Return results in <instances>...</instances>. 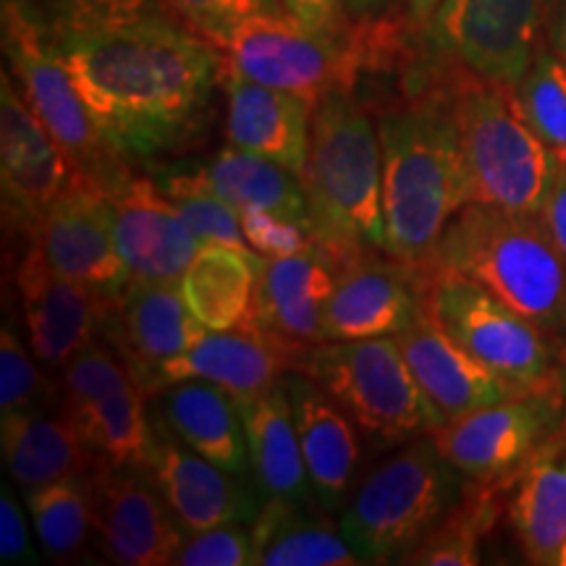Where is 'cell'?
Here are the masks:
<instances>
[{
    "label": "cell",
    "instance_id": "43",
    "mask_svg": "<svg viewBox=\"0 0 566 566\" xmlns=\"http://www.w3.org/2000/svg\"><path fill=\"white\" fill-rule=\"evenodd\" d=\"M283 11L300 21L304 30L331 40H346L354 32L349 27L346 0H281Z\"/></svg>",
    "mask_w": 566,
    "mask_h": 566
},
{
    "label": "cell",
    "instance_id": "40",
    "mask_svg": "<svg viewBox=\"0 0 566 566\" xmlns=\"http://www.w3.org/2000/svg\"><path fill=\"white\" fill-rule=\"evenodd\" d=\"M160 6L221 51L242 21L283 11L281 0H160Z\"/></svg>",
    "mask_w": 566,
    "mask_h": 566
},
{
    "label": "cell",
    "instance_id": "39",
    "mask_svg": "<svg viewBox=\"0 0 566 566\" xmlns=\"http://www.w3.org/2000/svg\"><path fill=\"white\" fill-rule=\"evenodd\" d=\"M38 363L21 344L17 328L6 323L0 331V415L59 409L61 388L48 380Z\"/></svg>",
    "mask_w": 566,
    "mask_h": 566
},
{
    "label": "cell",
    "instance_id": "9",
    "mask_svg": "<svg viewBox=\"0 0 566 566\" xmlns=\"http://www.w3.org/2000/svg\"><path fill=\"white\" fill-rule=\"evenodd\" d=\"M424 304L438 325L520 394L562 388L558 338L457 271L428 268Z\"/></svg>",
    "mask_w": 566,
    "mask_h": 566
},
{
    "label": "cell",
    "instance_id": "12",
    "mask_svg": "<svg viewBox=\"0 0 566 566\" xmlns=\"http://www.w3.org/2000/svg\"><path fill=\"white\" fill-rule=\"evenodd\" d=\"M566 420L562 388L480 407L433 430L438 451L472 483H514L535 449Z\"/></svg>",
    "mask_w": 566,
    "mask_h": 566
},
{
    "label": "cell",
    "instance_id": "36",
    "mask_svg": "<svg viewBox=\"0 0 566 566\" xmlns=\"http://www.w3.org/2000/svg\"><path fill=\"white\" fill-rule=\"evenodd\" d=\"M155 184L160 192L176 205L189 229L197 233L202 244H223L233 250L252 252L242 231V216L212 189L200 168H155Z\"/></svg>",
    "mask_w": 566,
    "mask_h": 566
},
{
    "label": "cell",
    "instance_id": "3",
    "mask_svg": "<svg viewBox=\"0 0 566 566\" xmlns=\"http://www.w3.org/2000/svg\"><path fill=\"white\" fill-rule=\"evenodd\" d=\"M302 184L313 244L336 273L386 252L378 124L352 90H331L315 105Z\"/></svg>",
    "mask_w": 566,
    "mask_h": 566
},
{
    "label": "cell",
    "instance_id": "28",
    "mask_svg": "<svg viewBox=\"0 0 566 566\" xmlns=\"http://www.w3.org/2000/svg\"><path fill=\"white\" fill-rule=\"evenodd\" d=\"M233 399L242 412L254 485L263 493V501L281 499L289 504L321 506L310 485L283 378L265 391L233 396Z\"/></svg>",
    "mask_w": 566,
    "mask_h": 566
},
{
    "label": "cell",
    "instance_id": "34",
    "mask_svg": "<svg viewBox=\"0 0 566 566\" xmlns=\"http://www.w3.org/2000/svg\"><path fill=\"white\" fill-rule=\"evenodd\" d=\"M512 483H475L464 491L438 525L422 537L401 564L420 566H470L480 564V543L501 516V493Z\"/></svg>",
    "mask_w": 566,
    "mask_h": 566
},
{
    "label": "cell",
    "instance_id": "27",
    "mask_svg": "<svg viewBox=\"0 0 566 566\" xmlns=\"http://www.w3.org/2000/svg\"><path fill=\"white\" fill-rule=\"evenodd\" d=\"M147 409L189 449L221 470L242 478L252 470L242 412L221 386L205 380L168 384L150 396Z\"/></svg>",
    "mask_w": 566,
    "mask_h": 566
},
{
    "label": "cell",
    "instance_id": "14",
    "mask_svg": "<svg viewBox=\"0 0 566 566\" xmlns=\"http://www.w3.org/2000/svg\"><path fill=\"white\" fill-rule=\"evenodd\" d=\"M95 546L113 564H174L184 530L142 464H105L87 472Z\"/></svg>",
    "mask_w": 566,
    "mask_h": 566
},
{
    "label": "cell",
    "instance_id": "25",
    "mask_svg": "<svg viewBox=\"0 0 566 566\" xmlns=\"http://www.w3.org/2000/svg\"><path fill=\"white\" fill-rule=\"evenodd\" d=\"M226 142L237 150L281 163L304 176L315 105L292 92L265 87L226 69Z\"/></svg>",
    "mask_w": 566,
    "mask_h": 566
},
{
    "label": "cell",
    "instance_id": "16",
    "mask_svg": "<svg viewBox=\"0 0 566 566\" xmlns=\"http://www.w3.org/2000/svg\"><path fill=\"white\" fill-rule=\"evenodd\" d=\"M74 181L63 153L24 95L0 76V195L6 231L30 237L48 208Z\"/></svg>",
    "mask_w": 566,
    "mask_h": 566
},
{
    "label": "cell",
    "instance_id": "42",
    "mask_svg": "<svg viewBox=\"0 0 566 566\" xmlns=\"http://www.w3.org/2000/svg\"><path fill=\"white\" fill-rule=\"evenodd\" d=\"M239 216H242V231L247 244L260 258H292V254L307 252L315 247L307 223L281 218L275 212L260 208H244L239 210Z\"/></svg>",
    "mask_w": 566,
    "mask_h": 566
},
{
    "label": "cell",
    "instance_id": "2",
    "mask_svg": "<svg viewBox=\"0 0 566 566\" xmlns=\"http://www.w3.org/2000/svg\"><path fill=\"white\" fill-rule=\"evenodd\" d=\"M384 171L386 254L428 271L438 239L467 205V179L451 103V76L422 82L375 116Z\"/></svg>",
    "mask_w": 566,
    "mask_h": 566
},
{
    "label": "cell",
    "instance_id": "21",
    "mask_svg": "<svg viewBox=\"0 0 566 566\" xmlns=\"http://www.w3.org/2000/svg\"><path fill=\"white\" fill-rule=\"evenodd\" d=\"M197 321L176 283L129 281L113 304L103 338L116 349L147 394L155 370L200 342Z\"/></svg>",
    "mask_w": 566,
    "mask_h": 566
},
{
    "label": "cell",
    "instance_id": "45",
    "mask_svg": "<svg viewBox=\"0 0 566 566\" xmlns=\"http://www.w3.org/2000/svg\"><path fill=\"white\" fill-rule=\"evenodd\" d=\"M541 218L551 237H554L562 258L566 260V160H562V166H558L551 192L541 208Z\"/></svg>",
    "mask_w": 566,
    "mask_h": 566
},
{
    "label": "cell",
    "instance_id": "47",
    "mask_svg": "<svg viewBox=\"0 0 566 566\" xmlns=\"http://www.w3.org/2000/svg\"><path fill=\"white\" fill-rule=\"evenodd\" d=\"M386 0H346V9H349L352 17L367 19L375 9H380Z\"/></svg>",
    "mask_w": 566,
    "mask_h": 566
},
{
    "label": "cell",
    "instance_id": "15",
    "mask_svg": "<svg viewBox=\"0 0 566 566\" xmlns=\"http://www.w3.org/2000/svg\"><path fill=\"white\" fill-rule=\"evenodd\" d=\"M153 436L142 467L153 478L155 488L171 509L184 533L237 525H252L263 509L260 488L242 483V475H231L210 459L189 449L179 436L150 415Z\"/></svg>",
    "mask_w": 566,
    "mask_h": 566
},
{
    "label": "cell",
    "instance_id": "46",
    "mask_svg": "<svg viewBox=\"0 0 566 566\" xmlns=\"http://www.w3.org/2000/svg\"><path fill=\"white\" fill-rule=\"evenodd\" d=\"M443 0H407L409 6V21L417 27H428L430 19H433V13L438 11V6H441Z\"/></svg>",
    "mask_w": 566,
    "mask_h": 566
},
{
    "label": "cell",
    "instance_id": "20",
    "mask_svg": "<svg viewBox=\"0 0 566 566\" xmlns=\"http://www.w3.org/2000/svg\"><path fill=\"white\" fill-rule=\"evenodd\" d=\"M108 197L113 242L134 281L179 283L202 250L155 179H134Z\"/></svg>",
    "mask_w": 566,
    "mask_h": 566
},
{
    "label": "cell",
    "instance_id": "18",
    "mask_svg": "<svg viewBox=\"0 0 566 566\" xmlns=\"http://www.w3.org/2000/svg\"><path fill=\"white\" fill-rule=\"evenodd\" d=\"M428 271L386 252L365 254L336 273L323 310L321 342L396 336L424 307Z\"/></svg>",
    "mask_w": 566,
    "mask_h": 566
},
{
    "label": "cell",
    "instance_id": "26",
    "mask_svg": "<svg viewBox=\"0 0 566 566\" xmlns=\"http://www.w3.org/2000/svg\"><path fill=\"white\" fill-rule=\"evenodd\" d=\"M336 286V271L321 252L263 260L247 328H260L296 346L321 342L323 310Z\"/></svg>",
    "mask_w": 566,
    "mask_h": 566
},
{
    "label": "cell",
    "instance_id": "48",
    "mask_svg": "<svg viewBox=\"0 0 566 566\" xmlns=\"http://www.w3.org/2000/svg\"><path fill=\"white\" fill-rule=\"evenodd\" d=\"M556 42H558V53H562L564 61H566V11H564L562 27H558V38H556Z\"/></svg>",
    "mask_w": 566,
    "mask_h": 566
},
{
    "label": "cell",
    "instance_id": "22",
    "mask_svg": "<svg viewBox=\"0 0 566 566\" xmlns=\"http://www.w3.org/2000/svg\"><path fill=\"white\" fill-rule=\"evenodd\" d=\"M307 349L260 328L208 331L192 349L155 370L147 396L179 380H205L221 386L231 396L265 391L283 375L296 370Z\"/></svg>",
    "mask_w": 566,
    "mask_h": 566
},
{
    "label": "cell",
    "instance_id": "41",
    "mask_svg": "<svg viewBox=\"0 0 566 566\" xmlns=\"http://www.w3.org/2000/svg\"><path fill=\"white\" fill-rule=\"evenodd\" d=\"M174 564L179 566H250L254 564L252 525H221L184 535L176 548Z\"/></svg>",
    "mask_w": 566,
    "mask_h": 566
},
{
    "label": "cell",
    "instance_id": "24",
    "mask_svg": "<svg viewBox=\"0 0 566 566\" xmlns=\"http://www.w3.org/2000/svg\"><path fill=\"white\" fill-rule=\"evenodd\" d=\"M283 386L292 401L296 436L317 504L325 512H342L357 480L359 428L334 396L304 373H286Z\"/></svg>",
    "mask_w": 566,
    "mask_h": 566
},
{
    "label": "cell",
    "instance_id": "5",
    "mask_svg": "<svg viewBox=\"0 0 566 566\" xmlns=\"http://www.w3.org/2000/svg\"><path fill=\"white\" fill-rule=\"evenodd\" d=\"M467 205L485 202L516 212H541L562 158L522 116L514 90L470 71L451 74Z\"/></svg>",
    "mask_w": 566,
    "mask_h": 566
},
{
    "label": "cell",
    "instance_id": "17",
    "mask_svg": "<svg viewBox=\"0 0 566 566\" xmlns=\"http://www.w3.org/2000/svg\"><path fill=\"white\" fill-rule=\"evenodd\" d=\"M17 286L24 310L32 354L45 370H63L76 354L103 336L113 300L66 279L27 242L17 265Z\"/></svg>",
    "mask_w": 566,
    "mask_h": 566
},
{
    "label": "cell",
    "instance_id": "11",
    "mask_svg": "<svg viewBox=\"0 0 566 566\" xmlns=\"http://www.w3.org/2000/svg\"><path fill=\"white\" fill-rule=\"evenodd\" d=\"M147 399L124 359L101 338L61 370V415L105 464H142L153 436Z\"/></svg>",
    "mask_w": 566,
    "mask_h": 566
},
{
    "label": "cell",
    "instance_id": "30",
    "mask_svg": "<svg viewBox=\"0 0 566 566\" xmlns=\"http://www.w3.org/2000/svg\"><path fill=\"white\" fill-rule=\"evenodd\" d=\"M0 441L6 470L24 493L63 478L87 475L101 464L61 409L3 415Z\"/></svg>",
    "mask_w": 566,
    "mask_h": 566
},
{
    "label": "cell",
    "instance_id": "31",
    "mask_svg": "<svg viewBox=\"0 0 566 566\" xmlns=\"http://www.w3.org/2000/svg\"><path fill=\"white\" fill-rule=\"evenodd\" d=\"M254 564L260 566H357L342 527L321 506L265 499L252 522Z\"/></svg>",
    "mask_w": 566,
    "mask_h": 566
},
{
    "label": "cell",
    "instance_id": "19",
    "mask_svg": "<svg viewBox=\"0 0 566 566\" xmlns=\"http://www.w3.org/2000/svg\"><path fill=\"white\" fill-rule=\"evenodd\" d=\"M45 263L66 279L95 289L116 302L129 283V271L113 242L108 197L71 181L27 237Z\"/></svg>",
    "mask_w": 566,
    "mask_h": 566
},
{
    "label": "cell",
    "instance_id": "1",
    "mask_svg": "<svg viewBox=\"0 0 566 566\" xmlns=\"http://www.w3.org/2000/svg\"><path fill=\"white\" fill-rule=\"evenodd\" d=\"M45 42L124 160L155 163L202 137L226 59L171 13Z\"/></svg>",
    "mask_w": 566,
    "mask_h": 566
},
{
    "label": "cell",
    "instance_id": "8",
    "mask_svg": "<svg viewBox=\"0 0 566 566\" xmlns=\"http://www.w3.org/2000/svg\"><path fill=\"white\" fill-rule=\"evenodd\" d=\"M3 51L21 95L66 158L74 181L111 195L134 179L132 163L111 147L69 69L17 9L3 6Z\"/></svg>",
    "mask_w": 566,
    "mask_h": 566
},
{
    "label": "cell",
    "instance_id": "49",
    "mask_svg": "<svg viewBox=\"0 0 566 566\" xmlns=\"http://www.w3.org/2000/svg\"><path fill=\"white\" fill-rule=\"evenodd\" d=\"M556 566H566V543H564L562 554H558V562H556Z\"/></svg>",
    "mask_w": 566,
    "mask_h": 566
},
{
    "label": "cell",
    "instance_id": "44",
    "mask_svg": "<svg viewBox=\"0 0 566 566\" xmlns=\"http://www.w3.org/2000/svg\"><path fill=\"white\" fill-rule=\"evenodd\" d=\"M0 562L3 564L38 562L24 512H21L17 495L11 493L9 485L3 488V495H0Z\"/></svg>",
    "mask_w": 566,
    "mask_h": 566
},
{
    "label": "cell",
    "instance_id": "7",
    "mask_svg": "<svg viewBox=\"0 0 566 566\" xmlns=\"http://www.w3.org/2000/svg\"><path fill=\"white\" fill-rule=\"evenodd\" d=\"M296 373L313 378L344 407L359 433L380 443H409L446 422L417 384L396 336L317 342L302 354Z\"/></svg>",
    "mask_w": 566,
    "mask_h": 566
},
{
    "label": "cell",
    "instance_id": "33",
    "mask_svg": "<svg viewBox=\"0 0 566 566\" xmlns=\"http://www.w3.org/2000/svg\"><path fill=\"white\" fill-rule=\"evenodd\" d=\"M200 171L212 184V189L237 210L260 208L310 226L302 176L289 171L281 163L229 145Z\"/></svg>",
    "mask_w": 566,
    "mask_h": 566
},
{
    "label": "cell",
    "instance_id": "29",
    "mask_svg": "<svg viewBox=\"0 0 566 566\" xmlns=\"http://www.w3.org/2000/svg\"><path fill=\"white\" fill-rule=\"evenodd\" d=\"M509 522L530 564L556 566L566 543V420L516 472Z\"/></svg>",
    "mask_w": 566,
    "mask_h": 566
},
{
    "label": "cell",
    "instance_id": "35",
    "mask_svg": "<svg viewBox=\"0 0 566 566\" xmlns=\"http://www.w3.org/2000/svg\"><path fill=\"white\" fill-rule=\"evenodd\" d=\"M34 533L48 558L59 564L80 562L87 554L92 533V506L87 475L63 478L27 493Z\"/></svg>",
    "mask_w": 566,
    "mask_h": 566
},
{
    "label": "cell",
    "instance_id": "23",
    "mask_svg": "<svg viewBox=\"0 0 566 566\" xmlns=\"http://www.w3.org/2000/svg\"><path fill=\"white\" fill-rule=\"evenodd\" d=\"M417 384L441 409L446 420H457L480 407L512 399L520 391L501 375L472 357L457 338H451L428 313V304L405 331L396 334Z\"/></svg>",
    "mask_w": 566,
    "mask_h": 566
},
{
    "label": "cell",
    "instance_id": "6",
    "mask_svg": "<svg viewBox=\"0 0 566 566\" xmlns=\"http://www.w3.org/2000/svg\"><path fill=\"white\" fill-rule=\"evenodd\" d=\"M464 480L433 433L415 438L354 485L338 527L363 564H401L462 499Z\"/></svg>",
    "mask_w": 566,
    "mask_h": 566
},
{
    "label": "cell",
    "instance_id": "37",
    "mask_svg": "<svg viewBox=\"0 0 566 566\" xmlns=\"http://www.w3.org/2000/svg\"><path fill=\"white\" fill-rule=\"evenodd\" d=\"M45 40L71 32L103 30L166 11L160 0H3Z\"/></svg>",
    "mask_w": 566,
    "mask_h": 566
},
{
    "label": "cell",
    "instance_id": "38",
    "mask_svg": "<svg viewBox=\"0 0 566 566\" xmlns=\"http://www.w3.org/2000/svg\"><path fill=\"white\" fill-rule=\"evenodd\" d=\"M516 105L537 137L566 160V61L562 53L537 48L527 74L514 90Z\"/></svg>",
    "mask_w": 566,
    "mask_h": 566
},
{
    "label": "cell",
    "instance_id": "4",
    "mask_svg": "<svg viewBox=\"0 0 566 566\" xmlns=\"http://www.w3.org/2000/svg\"><path fill=\"white\" fill-rule=\"evenodd\" d=\"M428 268L467 275L537 328L566 338V260L541 212L464 205L438 239Z\"/></svg>",
    "mask_w": 566,
    "mask_h": 566
},
{
    "label": "cell",
    "instance_id": "13",
    "mask_svg": "<svg viewBox=\"0 0 566 566\" xmlns=\"http://www.w3.org/2000/svg\"><path fill=\"white\" fill-rule=\"evenodd\" d=\"M546 11L548 0H443L428 30L459 69L516 90L541 48Z\"/></svg>",
    "mask_w": 566,
    "mask_h": 566
},
{
    "label": "cell",
    "instance_id": "10",
    "mask_svg": "<svg viewBox=\"0 0 566 566\" xmlns=\"http://www.w3.org/2000/svg\"><path fill=\"white\" fill-rule=\"evenodd\" d=\"M226 69L317 105L331 90H352L363 71L359 34L331 40L304 30L286 11L242 21L223 45Z\"/></svg>",
    "mask_w": 566,
    "mask_h": 566
},
{
    "label": "cell",
    "instance_id": "32",
    "mask_svg": "<svg viewBox=\"0 0 566 566\" xmlns=\"http://www.w3.org/2000/svg\"><path fill=\"white\" fill-rule=\"evenodd\" d=\"M265 258L223 244H202L179 281L192 315L208 331L247 328L252 315L258 271Z\"/></svg>",
    "mask_w": 566,
    "mask_h": 566
}]
</instances>
